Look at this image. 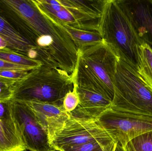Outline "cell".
I'll list each match as a JSON object with an SVG mask.
<instances>
[{
    "label": "cell",
    "mask_w": 152,
    "mask_h": 151,
    "mask_svg": "<svg viewBox=\"0 0 152 151\" xmlns=\"http://www.w3.org/2000/svg\"><path fill=\"white\" fill-rule=\"evenodd\" d=\"M0 59L12 64L28 67L33 70L43 65L40 61L31 59L27 56L18 54L8 49L0 50Z\"/></svg>",
    "instance_id": "obj_16"
},
{
    "label": "cell",
    "mask_w": 152,
    "mask_h": 151,
    "mask_svg": "<svg viewBox=\"0 0 152 151\" xmlns=\"http://www.w3.org/2000/svg\"><path fill=\"white\" fill-rule=\"evenodd\" d=\"M50 151H60L59 150H54V149H53L52 150H51Z\"/></svg>",
    "instance_id": "obj_26"
},
{
    "label": "cell",
    "mask_w": 152,
    "mask_h": 151,
    "mask_svg": "<svg viewBox=\"0 0 152 151\" xmlns=\"http://www.w3.org/2000/svg\"><path fill=\"white\" fill-rule=\"evenodd\" d=\"M26 150L13 117L10 100L0 101V151Z\"/></svg>",
    "instance_id": "obj_11"
},
{
    "label": "cell",
    "mask_w": 152,
    "mask_h": 151,
    "mask_svg": "<svg viewBox=\"0 0 152 151\" xmlns=\"http://www.w3.org/2000/svg\"><path fill=\"white\" fill-rule=\"evenodd\" d=\"M107 0H36L39 9L62 25L99 31Z\"/></svg>",
    "instance_id": "obj_5"
},
{
    "label": "cell",
    "mask_w": 152,
    "mask_h": 151,
    "mask_svg": "<svg viewBox=\"0 0 152 151\" xmlns=\"http://www.w3.org/2000/svg\"><path fill=\"white\" fill-rule=\"evenodd\" d=\"M32 110L39 123L48 134L49 140L60 130L70 118L63 105L42 102H24Z\"/></svg>",
    "instance_id": "obj_10"
},
{
    "label": "cell",
    "mask_w": 152,
    "mask_h": 151,
    "mask_svg": "<svg viewBox=\"0 0 152 151\" xmlns=\"http://www.w3.org/2000/svg\"><path fill=\"white\" fill-rule=\"evenodd\" d=\"M18 81L0 77V101L11 100L14 87Z\"/></svg>",
    "instance_id": "obj_19"
},
{
    "label": "cell",
    "mask_w": 152,
    "mask_h": 151,
    "mask_svg": "<svg viewBox=\"0 0 152 151\" xmlns=\"http://www.w3.org/2000/svg\"><path fill=\"white\" fill-rule=\"evenodd\" d=\"M116 143L117 142H111L104 146L98 151H113L116 147Z\"/></svg>",
    "instance_id": "obj_23"
},
{
    "label": "cell",
    "mask_w": 152,
    "mask_h": 151,
    "mask_svg": "<svg viewBox=\"0 0 152 151\" xmlns=\"http://www.w3.org/2000/svg\"><path fill=\"white\" fill-rule=\"evenodd\" d=\"M79 102V98L77 93V88L75 84L73 90L68 92L64 98L63 102L64 110L67 112L71 113L77 107Z\"/></svg>",
    "instance_id": "obj_20"
},
{
    "label": "cell",
    "mask_w": 152,
    "mask_h": 151,
    "mask_svg": "<svg viewBox=\"0 0 152 151\" xmlns=\"http://www.w3.org/2000/svg\"><path fill=\"white\" fill-rule=\"evenodd\" d=\"M8 46L7 42L0 35V50L4 49Z\"/></svg>",
    "instance_id": "obj_24"
},
{
    "label": "cell",
    "mask_w": 152,
    "mask_h": 151,
    "mask_svg": "<svg viewBox=\"0 0 152 151\" xmlns=\"http://www.w3.org/2000/svg\"><path fill=\"white\" fill-rule=\"evenodd\" d=\"M74 81L77 87L114 97V78L118 58L103 41L79 49Z\"/></svg>",
    "instance_id": "obj_1"
},
{
    "label": "cell",
    "mask_w": 152,
    "mask_h": 151,
    "mask_svg": "<svg viewBox=\"0 0 152 151\" xmlns=\"http://www.w3.org/2000/svg\"><path fill=\"white\" fill-rule=\"evenodd\" d=\"M124 148L126 151H152V130L130 140Z\"/></svg>",
    "instance_id": "obj_17"
},
{
    "label": "cell",
    "mask_w": 152,
    "mask_h": 151,
    "mask_svg": "<svg viewBox=\"0 0 152 151\" xmlns=\"http://www.w3.org/2000/svg\"><path fill=\"white\" fill-rule=\"evenodd\" d=\"M0 69L28 72L33 71L28 67L9 63L1 59H0Z\"/></svg>",
    "instance_id": "obj_22"
},
{
    "label": "cell",
    "mask_w": 152,
    "mask_h": 151,
    "mask_svg": "<svg viewBox=\"0 0 152 151\" xmlns=\"http://www.w3.org/2000/svg\"><path fill=\"white\" fill-rule=\"evenodd\" d=\"M113 151H126V150H125V149L123 146H121L117 142L116 147H115L114 150Z\"/></svg>",
    "instance_id": "obj_25"
},
{
    "label": "cell",
    "mask_w": 152,
    "mask_h": 151,
    "mask_svg": "<svg viewBox=\"0 0 152 151\" xmlns=\"http://www.w3.org/2000/svg\"><path fill=\"white\" fill-rule=\"evenodd\" d=\"M104 41L118 58L124 60L137 73L140 70L137 36L119 0H107L99 25Z\"/></svg>",
    "instance_id": "obj_2"
},
{
    "label": "cell",
    "mask_w": 152,
    "mask_h": 151,
    "mask_svg": "<svg viewBox=\"0 0 152 151\" xmlns=\"http://www.w3.org/2000/svg\"><path fill=\"white\" fill-rule=\"evenodd\" d=\"M76 88L80 102L75 110L70 113L73 117L97 120L111 106L112 101L102 94L77 86Z\"/></svg>",
    "instance_id": "obj_12"
},
{
    "label": "cell",
    "mask_w": 152,
    "mask_h": 151,
    "mask_svg": "<svg viewBox=\"0 0 152 151\" xmlns=\"http://www.w3.org/2000/svg\"><path fill=\"white\" fill-rule=\"evenodd\" d=\"M113 140L123 147L138 136L152 130V118L120 111L110 107L97 120Z\"/></svg>",
    "instance_id": "obj_6"
},
{
    "label": "cell",
    "mask_w": 152,
    "mask_h": 151,
    "mask_svg": "<svg viewBox=\"0 0 152 151\" xmlns=\"http://www.w3.org/2000/svg\"><path fill=\"white\" fill-rule=\"evenodd\" d=\"M0 35L7 42L8 47L13 49L24 52L27 54V56L28 54L31 51H35L38 55L35 46L26 37L20 34L14 29L1 14Z\"/></svg>",
    "instance_id": "obj_13"
},
{
    "label": "cell",
    "mask_w": 152,
    "mask_h": 151,
    "mask_svg": "<svg viewBox=\"0 0 152 151\" xmlns=\"http://www.w3.org/2000/svg\"><path fill=\"white\" fill-rule=\"evenodd\" d=\"M139 51L140 66L138 74L152 89V51L145 44L140 46Z\"/></svg>",
    "instance_id": "obj_15"
},
{
    "label": "cell",
    "mask_w": 152,
    "mask_h": 151,
    "mask_svg": "<svg viewBox=\"0 0 152 151\" xmlns=\"http://www.w3.org/2000/svg\"><path fill=\"white\" fill-rule=\"evenodd\" d=\"M114 91L111 108L152 118V89L135 70L120 58L114 78Z\"/></svg>",
    "instance_id": "obj_4"
},
{
    "label": "cell",
    "mask_w": 152,
    "mask_h": 151,
    "mask_svg": "<svg viewBox=\"0 0 152 151\" xmlns=\"http://www.w3.org/2000/svg\"><path fill=\"white\" fill-rule=\"evenodd\" d=\"M30 72L0 69V77L20 80L26 77Z\"/></svg>",
    "instance_id": "obj_21"
},
{
    "label": "cell",
    "mask_w": 152,
    "mask_h": 151,
    "mask_svg": "<svg viewBox=\"0 0 152 151\" xmlns=\"http://www.w3.org/2000/svg\"><path fill=\"white\" fill-rule=\"evenodd\" d=\"M10 101L13 117L26 150L30 151L52 150L48 134L27 105L24 102Z\"/></svg>",
    "instance_id": "obj_8"
},
{
    "label": "cell",
    "mask_w": 152,
    "mask_h": 151,
    "mask_svg": "<svg viewBox=\"0 0 152 151\" xmlns=\"http://www.w3.org/2000/svg\"><path fill=\"white\" fill-rule=\"evenodd\" d=\"M100 140L114 141L97 120L75 118L71 115L63 127L55 133L49 142L53 149L61 151L71 146Z\"/></svg>",
    "instance_id": "obj_7"
},
{
    "label": "cell",
    "mask_w": 152,
    "mask_h": 151,
    "mask_svg": "<svg viewBox=\"0 0 152 151\" xmlns=\"http://www.w3.org/2000/svg\"><path fill=\"white\" fill-rule=\"evenodd\" d=\"M15 84L11 100L63 105L66 95L75 86L74 78L54 67L42 65Z\"/></svg>",
    "instance_id": "obj_3"
},
{
    "label": "cell",
    "mask_w": 152,
    "mask_h": 151,
    "mask_svg": "<svg viewBox=\"0 0 152 151\" xmlns=\"http://www.w3.org/2000/svg\"><path fill=\"white\" fill-rule=\"evenodd\" d=\"M142 44L152 51V0H119Z\"/></svg>",
    "instance_id": "obj_9"
},
{
    "label": "cell",
    "mask_w": 152,
    "mask_h": 151,
    "mask_svg": "<svg viewBox=\"0 0 152 151\" xmlns=\"http://www.w3.org/2000/svg\"><path fill=\"white\" fill-rule=\"evenodd\" d=\"M70 35L79 49L97 44L103 41L100 32L74 28L62 25Z\"/></svg>",
    "instance_id": "obj_14"
},
{
    "label": "cell",
    "mask_w": 152,
    "mask_h": 151,
    "mask_svg": "<svg viewBox=\"0 0 152 151\" xmlns=\"http://www.w3.org/2000/svg\"><path fill=\"white\" fill-rule=\"evenodd\" d=\"M113 140H100L71 146L60 151H98Z\"/></svg>",
    "instance_id": "obj_18"
}]
</instances>
